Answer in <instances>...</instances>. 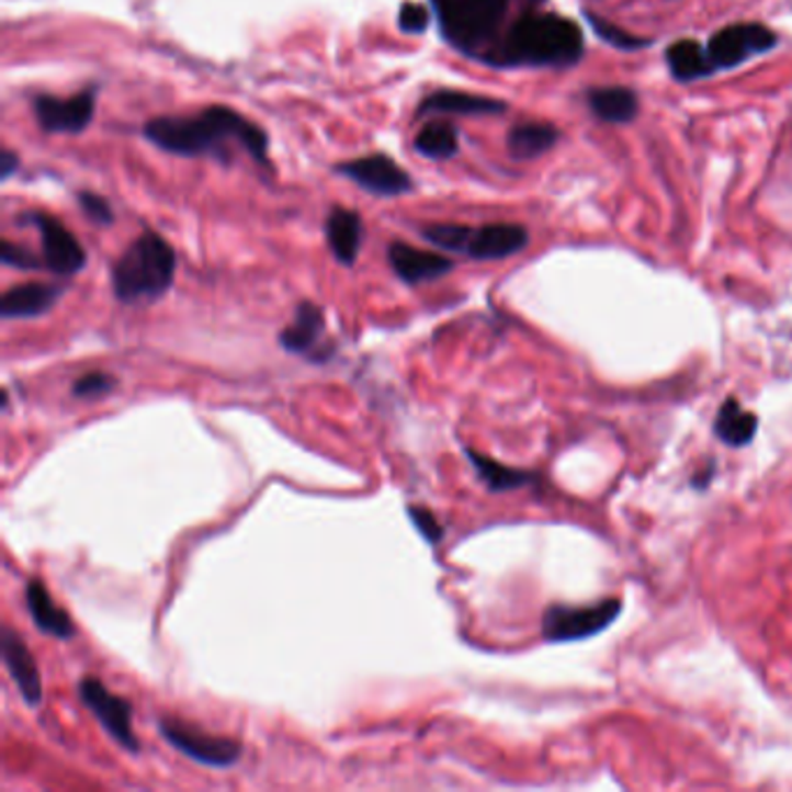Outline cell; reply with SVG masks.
Listing matches in <instances>:
<instances>
[{
	"mask_svg": "<svg viewBox=\"0 0 792 792\" xmlns=\"http://www.w3.org/2000/svg\"><path fill=\"white\" fill-rule=\"evenodd\" d=\"M145 137L172 156L216 158L230 163L237 149L256 163L268 166V135L245 114L226 105H212L195 116H156L145 126Z\"/></svg>",
	"mask_w": 792,
	"mask_h": 792,
	"instance_id": "cell-1",
	"label": "cell"
},
{
	"mask_svg": "<svg viewBox=\"0 0 792 792\" xmlns=\"http://www.w3.org/2000/svg\"><path fill=\"white\" fill-rule=\"evenodd\" d=\"M540 3L542 0H430L446 43L488 66L513 22Z\"/></svg>",
	"mask_w": 792,
	"mask_h": 792,
	"instance_id": "cell-2",
	"label": "cell"
},
{
	"mask_svg": "<svg viewBox=\"0 0 792 792\" xmlns=\"http://www.w3.org/2000/svg\"><path fill=\"white\" fill-rule=\"evenodd\" d=\"M584 56L581 29L561 14L525 12L507 31L490 66L498 68H565Z\"/></svg>",
	"mask_w": 792,
	"mask_h": 792,
	"instance_id": "cell-3",
	"label": "cell"
},
{
	"mask_svg": "<svg viewBox=\"0 0 792 792\" xmlns=\"http://www.w3.org/2000/svg\"><path fill=\"white\" fill-rule=\"evenodd\" d=\"M177 253L168 240L145 230L112 268V291L126 305L151 303L166 295L174 282Z\"/></svg>",
	"mask_w": 792,
	"mask_h": 792,
	"instance_id": "cell-4",
	"label": "cell"
},
{
	"mask_svg": "<svg viewBox=\"0 0 792 792\" xmlns=\"http://www.w3.org/2000/svg\"><path fill=\"white\" fill-rule=\"evenodd\" d=\"M621 600H602L592 607L556 604L544 613L542 630L548 642H579L596 637L607 630L621 613Z\"/></svg>",
	"mask_w": 792,
	"mask_h": 792,
	"instance_id": "cell-5",
	"label": "cell"
},
{
	"mask_svg": "<svg viewBox=\"0 0 792 792\" xmlns=\"http://www.w3.org/2000/svg\"><path fill=\"white\" fill-rule=\"evenodd\" d=\"M163 739L184 754L186 758L201 762L205 767L228 769L240 762L242 746L228 737H214L205 729H197L189 723H180L174 719H163L158 723Z\"/></svg>",
	"mask_w": 792,
	"mask_h": 792,
	"instance_id": "cell-6",
	"label": "cell"
},
{
	"mask_svg": "<svg viewBox=\"0 0 792 792\" xmlns=\"http://www.w3.org/2000/svg\"><path fill=\"white\" fill-rule=\"evenodd\" d=\"M77 692L79 700L84 702V706L118 746H124L131 754L140 750V742H137L133 732V706L128 700L114 695V692H110L103 681L95 677H84L79 681Z\"/></svg>",
	"mask_w": 792,
	"mask_h": 792,
	"instance_id": "cell-7",
	"label": "cell"
},
{
	"mask_svg": "<svg viewBox=\"0 0 792 792\" xmlns=\"http://www.w3.org/2000/svg\"><path fill=\"white\" fill-rule=\"evenodd\" d=\"M335 172H340L342 177L355 182L367 193L382 197L405 195L414 186L411 177L386 154H370L363 158H353V161L335 166Z\"/></svg>",
	"mask_w": 792,
	"mask_h": 792,
	"instance_id": "cell-8",
	"label": "cell"
},
{
	"mask_svg": "<svg viewBox=\"0 0 792 792\" xmlns=\"http://www.w3.org/2000/svg\"><path fill=\"white\" fill-rule=\"evenodd\" d=\"M33 112L39 128L45 133H68L77 135L93 122L95 112V91L87 89L70 98L37 95L33 101Z\"/></svg>",
	"mask_w": 792,
	"mask_h": 792,
	"instance_id": "cell-9",
	"label": "cell"
},
{
	"mask_svg": "<svg viewBox=\"0 0 792 792\" xmlns=\"http://www.w3.org/2000/svg\"><path fill=\"white\" fill-rule=\"evenodd\" d=\"M777 45V35L760 24H735L719 31L709 39V56L719 68L742 66L746 58L769 52Z\"/></svg>",
	"mask_w": 792,
	"mask_h": 792,
	"instance_id": "cell-10",
	"label": "cell"
},
{
	"mask_svg": "<svg viewBox=\"0 0 792 792\" xmlns=\"http://www.w3.org/2000/svg\"><path fill=\"white\" fill-rule=\"evenodd\" d=\"M31 222L39 230V240H43V261L52 272L70 276L87 265L84 247L79 245L77 237L61 222L39 212L31 214Z\"/></svg>",
	"mask_w": 792,
	"mask_h": 792,
	"instance_id": "cell-11",
	"label": "cell"
},
{
	"mask_svg": "<svg viewBox=\"0 0 792 792\" xmlns=\"http://www.w3.org/2000/svg\"><path fill=\"white\" fill-rule=\"evenodd\" d=\"M0 656H3V663L24 702L29 706L43 702V677H39L37 663L24 640L10 625H3V632H0Z\"/></svg>",
	"mask_w": 792,
	"mask_h": 792,
	"instance_id": "cell-12",
	"label": "cell"
},
{
	"mask_svg": "<svg viewBox=\"0 0 792 792\" xmlns=\"http://www.w3.org/2000/svg\"><path fill=\"white\" fill-rule=\"evenodd\" d=\"M530 235L519 224H488L472 228L465 256L474 261H502L528 247Z\"/></svg>",
	"mask_w": 792,
	"mask_h": 792,
	"instance_id": "cell-13",
	"label": "cell"
},
{
	"mask_svg": "<svg viewBox=\"0 0 792 792\" xmlns=\"http://www.w3.org/2000/svg\"><path fill=\"white\" fill-rule=\"evenodd\" d=\"M388 263L393 272L409 286L434 282L453 270V261L442 253L416 249L405 242H393L388 247Z\"/></svg>",
	"mask_w": 792,
	"mask_h": 792,
	"instance_id": "cell-14",
	"label": "cell"
},
{
	"mask_svg": "<svg viewBox=\"0 0 792 792\" xmlns=\"http://www.w3.org/2000/svg\"><path fill=\"white\" fill-rule=\"evenodd\" d=\"M326 332V314L319 305L309 301L295 307L293 321L280 332V347L288 353L309 355L312 361H321L319 344Z\"/></svg>",
	"mask_w": 792,
	"mask_h": 792,
	"instance_id": "cell-15",
	"label": "cell"
},
{
	"mask_svg": "<svg viewBox=\"0 0 792 792\" xmlns=\"http://www.w3.org/2000/svg\"><path fill=\"white\" fill-rule=\"evenodd\" d=\"M61 295L64 286L58 284H19L3 293V298H0V314H3V319H33V316L47 314Z\"/></svg>",
	"mask_w": 792,
	"mask_h": 792,
	"instance_id": "cell-16",
	"label": "cell"
},
{
	"mask_svg": "<svg viewBox=\"0 0 792 792\" xmlns=\"http://www.w3.org/2000/svg\"><path fill=\"white\" fill-rule=\"evenodd\" d=\"M26 607L33 619V625L45 632V635L68 642L75 637V623L70 619V613L58 607L47 586L43 584V579H31L26 586Z\"/></svg>",
	"mask_w": 792,
	"mask_h": 792,
	"instance_id": "cell-17",
	"label": "cell"
},
{
	"mask_svg": "<svg viewBox=\"0 0 792 792\" xmlns=\"http://www.w3.org/2000/svg\"><path fill=\"white\" fill-rule=\"evenodd\" d=\"M326 240L335 259H338L342 265H353L359 261L363 245L361 216L344 207L330 210L326 219Z\"/></svg>",
	"mask_w": 792,
	"mask_h": 792,
	"instance_id": "cell-18",
	"label": "cell"
},
{
	"mask_svg": "<svg viewBox=\"0 0 792 792\" xmlns=\"http://www.w3.org/2000/svg\"><path fill=\"white\" fill-rule=\"evenodd\" d=\"M507 105L502 101H495L488 95H477L467 91H453L442 89L423 98L419 105V116L426 114H463V116H482V114H500Z\"/></svg>",
	"mask_w": 792,
	"mask_h": 792,
	"instance_id": "cell-19",
	"label": "cell"
},
{
	"mask_svg": "<svg viewBox=\"0 0 792 792\" xmlns=\"http://www.w3.org/2000/svg\"><path fill=\"white\" fill-rule=\"evenodd\" d=\"M588 105L602 122L627 124L640 114V101L635 91L625 87H602L588 91Z\"/></svg>",
	"mask_w": 792,
	"mask_h": 792,
	"instance_id": "cell-20",
	"label": "cell"
},
{
	"mask_svg": "<svg viewBox=\"0 0 792 792\" xmlns=\"http://www.w3.org/2000/svg\"><path fill=\"white\" fill-rule=\"evenodd\" d=\"M667 66L671 75L681 79V82L709 77L716 70L709 52L702 45H698L695 39H679V43L671 45L667 49Z\"/></svg>",
	"mask_w": 792,
	"mask_h": 792,
	"instance_id": "cell-21",
	"label": "cell"
},
{
	"mask_svg": "<svg viewBox=\"0 0 792 792\" xmlns=\"http://www.w3.org/2000/svg\"><path fill=\"white\" fill-rule=\"evenodd\" d=\"M716 434L721 442L727 446H746L750 440L756 438L758 430V416L746 411L739 400L727 398L716 416Z\"/></svg>",
	"mask_w": 792,
	"mask_h": 792,
	"instance_id": "cell-22",
	"label": "cell"
},
{
	"mask_svg": "<svg viewBox=\"0 0 792 792\" xmlns=\"http://www.w3.org/2000/svg\"><path fill=\"white\" fill-rule=\"evenodd\" d=\"M469 455V463L477 469V474L482 477V482L493 490V493H507V490H519L528 484L534 482V474L525 472V469H517V467H507L498 461L488 459L484 453H477L467 449L465 451Z\"/></svg>",
	"mask_w": 792,
	"mask_h": 792,
	"instance_id": "cell-23",
	"label": "cell"
},
{
	"mask_svg": "<svg viewBox=\"0 0 792 792\" xmlns=\"http://www.w3.org/2000/svg\"><path fill=\"white\" fill-rule=\"evenodd\" d=\"M556 143H558V131L551 124H538V122L513 126L507 137L509 154L513 158H523V161L525 158H538L546 154Z\"/></svg>",
	"mask_w": 792,
	"mask_h": 792,
	"instance_id": "cell-24",
	"label": "cell"
},
{
	"mask_svg": "<svg viewBox=\"0 0 792 792\" xmlns=\"http://www.w3.org/2000/svg\"><path fill=\"white\" fill-rule=\"evenodd\" d=\"M459 128L449 122H430L416 135L414 149L421 156L434 158V161H442V158H451L459 151Z\"/></svg>",
	"mask_w": 792,
	"mask_h": 792,
	"instance_id": "cell-25",
	"label": "cell"
},
{
	"mask_svg": "<svg viewBox=\"0 0 792 792\" xmlns=\"http://www.w3.org/2000/svg\"><path fill=\"white\" fill-rule=\"evenodd\" d=\"M469 226L461 224H434L423 228V237L438 249L451 251V253H465L467 240H469Z\"/></svg>",
	"mask_w": 792,
	"mask_h": 792,
	"instance_id": "cell-26",
	"label": "cell"
},
{
	"mask_svg": "<svg viewBox=\"0 0 792 792\" xmlns=\"http://www.w3.org/2000/svg\"><path fill=\"white\" fill-rule=\"evenodd\" d=\"M114 386H116V380L112 377V374L95 370V372H87L79 380H75L72 395L79 400H95V398H103V395H108Z\"/></svg>",
	"mask_w": 792,
	"mask_h": 792,
	"instance_id": "cell-27",
	"label": "cell"
},
{
	"mask_svg": "<svg viewBox=\"0 0 792 792\" xmlns=\"http://www.w3.org/2000/svg\"><path fill=\"white\" fill-rule=\"evenodd\" d=\"M588 19H590L592 29H596V33H598L600 37H604L607 43H611L613 47H619V49H640V47L648 45V39H642V37H635V35H627L625 31H621V29H616V26H611L609 22H604V19H600V16H596V14H588Z\"/></svg>",
	"mask_w": 792,
	"mask_h": 792,
	"instance_id": "cell-28",
	"label": "cell"
},
{
	"mask_svg": "<svg viewBox=\"0 0 792 792\" xmlns=\"http://www.w3.org/2000/svg\"><path fill=\"white\" fill-rule=\"evenodd\" d=\"M77 201H79V207H82V212L87 214L89 222H93L98 226H110L114 222V212L103 195L82 191V193H77Z\"/></svg>",
	"mask_w": 792,
	"mask_h": 792,
	"instance_id": "cell-29",
	"label": "cell"
},
{
	"mask_svg": "<svg viewBox=\"0 0 792 792\" xmlns=\"http://www.w3.org/2000/svg\"><path fill=\"white\" fill-rule=\"evenodd\" d=\"M430 10L421 3H414V0H407V3H403L400 8V14H398V24L405 33L409 35H421L428 31L430 26Z\"/></svg>",
	"mask_w": 792,
	"mask_h": 792,
	"instance_id": "cell-30",
	"label": "cell"
},
{
	"mask_svg": "<svg viewBox=\"0 0 792 792\" xmlns=\"http://www.w3.org/2000/svg\"><path fill=\"white\" fill-rule=\"evenodd\" d=\"M409 519L414 523V528L423 534V540H428L430 544H438L444 538V530L440 525V521L434 519V513L426 507H409L407 509Z\"/></svg>",
	"mask_w": 792,
	"mask_h": 792,
	"instance_id": "cell-31",
	"label": "cell"
},
{
	"mask_svg": "<svg viewBox=\"0 0 792 792\" xmlns=\"http://www.w3.org/2000/svg\"><path fill=\"white\" fill-rule=\"evenodd\" d=\"M0 261L19 270H37L45 265V261H39L33 251H29L26 247H19L10 240H5L3 247H0Z\"/></svg>",
	"mask_w": 792,
	"mask_h": 792,
	"instance_id": "cell-32",
	"label": "cell"
},
{
	"mask_svg": "<svg viewBox=\"0 0 792 792\" xmlns=\"http://www.w3.org/2000/svg\"><path fill=\"white\" fill-rule=\"evenodd\" d=\"M16 170H19V158H16V154L10 151V149H5L3 156H0V180L8 182Z\"/></svg>",
	"mask_w": 792,
	"mask_h": 792,
	"instance_id": "cell-33",
	"label": "cell"
}]
</instances>
